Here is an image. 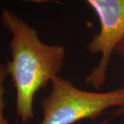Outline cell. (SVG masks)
I'll return each instance as SVG.
<instances>
[{
    "mask_svg": "<svg viewBox=\"0 0 124 124\" xmlns=\"http://www.w3.org/2000/svg\"><path fill=\"white\" fill-rule=\"evenodd\" d=\"M1 23L12 35V59L6 67L16 89L17 115L22 124H26L35 116V94L62 70L65 49L60 45L43 43L35 29L8 8L2 10Z\"/></svg>",
    "mask_w": 124,
    "mask_h": 124,
    "instance_id": "cell-1",
    "label": "cell"
},
{
    "mask_svg": "<svg viewBox=\"0 0 124 124\" xmlns=\"http://www.w3.org/2000/svg\"><path fill=\"white\" fill-rule=\"evenodd\" d=\"M51 83V93L41 102L40 124H74L84 118L94 119L111 107L124 106V86L99 93L78 89L59 76Z\"/></svg>",
    "mask_w": 124,
    "mask_h": 124,
    "instance_id": "cell-2",
    "label": "cell"
},
{
    "mask_svg": "<svg viewBox=\"0 0 124 124\" xmlns=\"http://www.w3.org/2000/svg\"><path fill=\"white\" fill-rule=\"evenodd\" d=\"M91 6L100 22V31L86 46L92 54L101 53L98 67L85 78L87 83L99 89L106 80V74L112 52L124 37V0H85Z\"/></svg>",
    "mask_w": 124,
    "mask_h": 124,
    "instance_id": "cell-3",
    "label": "cell"
},
{
    "mask_svg": "<svg viewBox=\"0 0 124 124\" xmlns=\"http://www.w3.org/2000/svg\"><path fill=\"white\" fill-rule=\"evenodd\" d=\"M7 75V67L4 64H0V124H10V122L4 117L3 110L6 106L4 102L3 95L6 93L7 90L4 87V81Z\"/></svg>",
    "mask_w": 124,
    "mask_h": 124,
    "instance_id": "cell-4",
    "label": "cell"
},
{
    "mask_svg": "<svg viewBox=\"0 0 124 124\" xmlns=\"http://www.w3.org/2000/svg\"><path fill=\"white\" fill-rule=\"evenodd\" d=\"M115 51H116L120 55H123L124 56V37L119 41V43L116 45ZM123 114H124V106L119 107L117 110V111L115 112V115H123Z\"/></svg>",
    "mask_w": 124,
    "mask_h": 124,
    "instance_id": "cell-5",
    "label": "cell"
}]
</instances>
